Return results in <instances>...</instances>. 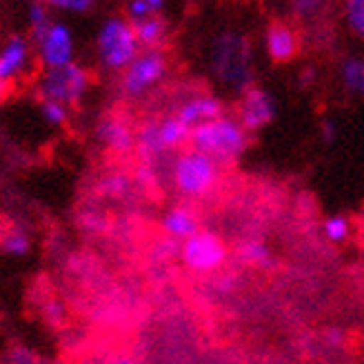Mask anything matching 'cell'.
Segmentation results:
<instances>
[{
  "label": "cell",
  "instance_id": "28",
  "mask_svg": "<svg viewBox=\"0 0 364 364\" xmlns=\"http://www.w3.org/2000/svg\"><path fill=\"white\" fill-rule=\"evenodd\" d=\"M322 5H324V0H291V7L302 18L318 14Z\"/></svg>",
  "mask_w": 364,
  "mask_h": 364
},
{
  "label": "cell",
  "instance_id": "29",
  "mask_svg": "<svg viewBox=\"0 0 364 364\" xmlns=\"http://www.w3.org/2000/svg\"><path fill=\"white\" fill-rule=\"evenodd\" d=\"M45 316L49 318V322L51 324H60L63 320H65V309H63V304L60 302H49L47 306H45Z\"/></svg>",
  "mask_w": 364,
  "mask_h": 364
},
{
  "label": "cell",
  "instance_id": "13",
  "mask_svg": "<svg viewBox=\"0 0 364 364\" xmlns=\"http://www.w3.org/2000/svg\"><path fill=\"white\" fill-rule=\"evenodd\" d=\"M176 116L185 122L189 129H193V127H198V124L223 116V102L218 100L215 96L198 94V96H191V98H187L185 102H182L176 109Z\"/></svg>",
  "mask_w": 364,
  "mask_h": 364
},
{
  "label": "cell",
  "instance_id": "17",
  "mask_svg": "<svg viewBox=\"0 0 364 364\" xmlns=\"http://www.w3.org/2000/svg\"><path fill=\"white\" fill-rule=\"evenodd\" d=\"M238 260L249 264V267H258V269H267L273 264V253L271 249L262 242V240H256V238H249V240H242L238 245Z\"/></svg>",
  "mask_w": 364,
  "mask_h": 364
},
{
  "label": "cell",
  "instance_id": "23",
  "mask_svg": "<svg viewBox=\"0 0 364 364\" xmlns=\"http://www.w3.org/2000/svg\"><path fill=\"white\" fill-rule=\"evenodd\" d=\"M162 7H165V0H132L129 16H132V21H140V18L158 16Z\"/></svg>",
  "mask_w": 364,
  "mask_h": 364
},
{
  "label": "cell",
  "instance_id": "30",
  "mask_svg": "<svg viewBox=\"0 0 364 364\" xmlns=\"http://www.w3.org/2000/svg\"><path fill=\"white\" fill-rule=\"evenodd\" d=\"M322 136H324L326 142H333V138H336V122L324 120L322 122Z\"/></svg>",
  "mask_w": 364,
  "mask_h": 364
},
{
  "label": "cell",
  "instance_id": "4",
  "mask_svg": "<svg viewBox=\"0 0 364 364\" xmlns=\"http://www.w3.org/2000/svg\"><path fill=\"white\" fill-rule=\"evenodd\" d=\"M178 258L187 271L196 276H209L225 267L229 260V249L218 233L198 229L187 240L180 242Z\"/></svg>",
  "mask_w": 364,
  "mask_h": 364
},
{
  "label": "cell",
  "instance_id": "18",
  "mask_svg": "<svg viewBox=\"0 0 364 364\" xmlns=\"http://www.w3.org/2000/svg\"><path fill=\"white\" fill-rule=\"evenodd\" d=\"M31 249V238L23 227H11L0 235V251L11 258H23Z\"/></svg>",
  "mask_w": 364,
  "mask_h": 364
},
{
  "label": "cell",
  "instance_id": "20",
  "mask_svg": "<svg viewBox=\"0 0 364 364\" xmlns=\"http://www.w3.org/2000/svg\"><path fill=\"white\" fill-rule=\"evenodd\" d=\"M322 231H324V238L326 240H331V242H344V240L349 238V233H351V223H349L347 215L336 213V215H329L322 223Z\"/></svg>",
  "mask_w": 364,
  "mask_h": 364
},
{
  "label": "cell",
  "instance_id": "7",
  "mask_svg": "<svg viewBox=\"0 0 364 364\" xmlns=\"http://www.w3.org/2000/svg\"><path fill=\"white\" fill-rule=\"evenodd\" d=\"M167 74V58L160 49H144L122 69V89L129 96H142Z\"/></svg>",
  "mask_w": 364,
  "mask_h": 364
},
{
  "label": "cell",
  "instance_id": "1",
  "mask_svg": "<svg viewBox=\"0 0 364 364\" xmlns=\"http://www.w3.org/2000/svg\"><path fill=\"white\" fill-rule=\"evenodd\" d=\"M191 149L211 156L215 162L235 160L249 144V132L233 116H218L191 129Z\"/></svg>",
  "mask_w": 364,
  "mask_h": 364
},
{
  "label": "cell",
  "instance_id": "10",
  "mask_svg": "<svg viewBox=\"0 0 364 364\" xmlns=\"http://www.w3.org/2000/svg\"><path fill=\"white\" fill-rule=\"evenodd\" d=\"M31 47L23 36H11V38L0 49V82H11L29 67Z\"/></svg>",
  "mask_w": 364,
  "mask_h": 364
},
{
  "label": "cell",
  "instance_id": "27",
  "mask_svg": "<svg viewBox=\"0 0 364 364\" xmlns=\"http://www.w3.org/2000/svg\"><path fill=\"white\" fill-rule=\"evenodd\" d=\"M7 364H41V358L38 353H33L31 349L27 347H14L7 355Z\"/></svg>",
  "mask_w": 364,
  "mask_h": 364
},
{
  "label": "cell",
  "instance_id": "15",
  "mask_svg": "<svg viewBox=\"0 0 364 364\" xmlns=\"http://www.w3.org/2000/svg\"><path fill=\"white\" fill-rule=\"evenodd\" d=\"M100 140L114 151H127L136 144V134L124 120L109 118L100 124Z\"/></svg>",
  "mask_w": 364,
  "mask_h": 364
},
{
  "label": "cell",
  "instance_id": "25",
  "mask_svg": "<svg viewBox=\"0 0 364 364\" xmlns=\"http://www.w3.org/2000/svg\"><path fill=\"white\" fill-rule=\"evenodd\" d=\"M344 11H347L349 27L364 38V0H347L344 3Z\"/></svg>",
  "mask_w": 364,
  "mask_h": 364
},
{
  "label": "cell",
  "instance_id": "14",
  "mask_svg": "<svg viewBox=\"0 0 364 364\" xmlns=\"http://www.w3.org/2000/svg\"><path fill=\"white\" fill-rule=\"evenodd\" d=\"M156 136H158L162 154H167V151L180 149L182 144H189L191 129L176 114H171L156 122Z\"/></svg>",
  "mask_w": 364,
  "mask_h": 364
},
{
  "label": "cell",
  "instance_id": "26",
  "mask_svg": "<svg viewBox=\"0 0 364 364\" xmlns=\"http://www.w3.org/2000/svg\"><path fill=\"white\" fill-rule=\"evenodd\" d=\"M45 5L56 7L60 11H71V14H82L94 7V0H43Z\"/></svg>",
  "mask_w": 364,
  "mask_h": 364
},
{
  "label": "cell",
  "instance_id": "5",
  "mask_svg": "<svg viewBox=\"0 0 364 364\" xmlns=\"http://www.w3.org/2000/svg\"><path fill=\"white\" fill-rule=\"evenodd\" d=\"M140 49L142 47L136 38L134 23L122 21V18H112L102 25L98 33V53L105 67L122 71L138 56Z\"/></svg>",
  "mask_w": 364,
  "mask_h": 364
},
{
  "label": "cell",
  "instance_id": "31",
  "mask_svg": "<svg viewBox=\"0 0 364 364\" xmlns=\"http://www.w3.org/2000/svg\"><path fill=\"white\" fill-rule=\"evenodd\" d=\"M107 364H138L136 362V358H132V355H116V358H112Z\"/></svg>",
  "mask_w": 364,
  "mask_h": 364
},
{
  "label": "cell",
  "instance_id": "11",
  "mask_svg": "<svg viewBox=\"0 0 364 364\" xmlns=\"http://www.w3.org/2000/svg\"><path fill=\"white\" fill-rule=\"evenodd\" d=\"M300 49V41L296 29L287 23H271L267 29V53L273 63L284 65L296 58V53Z\"/></svg>",
  "mask_w": 364,
  "mask_h": 364
},
{
  "label": "cell",
  "instance_id": "19",
  "mask_svg": "<svg viewBox=\"0 0 364 364\" xmlns=\"http://www.w3.org/2000/svg\"><path fill=\"white\" fill-rule=\"evenodd\" d=\"M340 76L349 94H364V58H347L342 63Z\"/></svg>",
  "mask_w": 364,
  "mask_h": 364
},
{
  "label": "cell",
  "instance_id": "6",
  "mask_svg": "<svg viewBox=\"0 0 364 364\" xmlns=\"http://www.w3.org/2000/svg\"><path fill=\"white\" fill-rule=\"evenodd\" d=\"M91 85L89 71L76 63H71L60 69H47L41 78V98L45 100H58L67 107L78 105L87 89Z\"/></svg>",
  "mask_w": 364,
  "mask_h": 364
},
{
  "label": "cell",
  "instance_id": "2",
  "mask_svg": "<svg viewBox=\"0 0 364 364\" xmlns=\"http://www.w3.org/2000/svg\"><path fill=\"white\" fill-rule=\"evenodd\" d=\"M218 178H220V162L203 151L187 149L173 160L171 182L176 191L189 200L209 196L218 185Z\"/></svg>",
  "mask_w": 364,
  "mask_h": 364
},
{
  "label": "cell",
  "instance_id": "3",
  "mask_svg": "<svg viewBox=\"0 0 364 364\" xmlns=\"http://www.w3.org/2000/svg\"><path fill=\"white\" fill-rule=\"evenodd\" d=\"M213 74L233 89L245 91L253 85L251 74V49L245 36L223 33L218 36L211 47Z\"/></svg>",
  "mask_w": 364,
  "mask_h": 364
},
{
  "label": "cell",
  "instance_id": "21",
  "mask_svg": "<svg viewBox=\"0 0 364 364\" xmlns=\"http://www.w3.org/2000/svg\"><path fill=\"white\" fill-rule=\"evenodd\" d=\"M49 25H51V21H49V11H47L45 3H33L29 7V27H31L33 38H41Z\"/></svg>",
  "mask_w": 364,
  "mask_h": 364
},
{
  "label": "cell",
  "instance_id": "8",
  "mask_svg": "<svg viewBox=\"0 0 364 364\" xmlns=\"http://www.w3.org/2000/svg\"><path fill=\"white\" fill-rule=\"evenodd\" d=\"M36 43L45 69H60L74 63V33L65 23H51Z\"/></svg>",
  "mask_w": 364,
  "mask_h": 364
},
{
  "label": "cell",
  "instance_id": "24",
  "mask_svg": "<svg viewBox=\"0 0 364 364\" xmlns=\"http://www.w3.org/2000/svg\"><path fill=\"white\" fill-rule=\"evenodd\" d=\"M43 118L53 127H60L69 118V107L58 102V100H45L43 98Z\"/></svg>",
  "mask_w": 364,
  "mask_h": 364
},
{
  "label": "cell",
  "instance_id": "22",
  "mask_svg": "<svg viewBox=\"0 0 364 364\" xmlns=\"http://www.w3.org/2000/svg\"><path fill=\"white\" fill-rule=\"evenodd\" d=\"M132 187V180L124 173H112L100 182V191L109 198H122Z\"/></svg>",
  "mask_w": 364,
  "mask_h": 364
},
{
  "label": "cell",
  "instance_id": "16",
  "mask_svg": "<svg viewBox=\"0 0 364 364\" xmlns=\"http://www.w3.org/2000/svg\"><path fill=\"white\" fill-rule=\"evenodd\" d=\"M136 29V38L140 47L144 49H158V45L165 41L167 36V23L160 16L140 18V21H132Z\"/></svg>",
  "mask_w": 364,
  "mask_h": 364
},
{
  "label": "cell",
  "instance_id": "9",
  "mask_svg": "<svg viewBox=\"0 0 364 364\" xmlns=\"http://www.w3.org/2000/svg\"><path fill=\"white\" fill-rule=\"evenodd\" d=\"M235 118L240 120V124L249 134L258 132L276 118V105H273V98L262 87L251 85L249 89L242 91V100H240L238 116Z\"/></svg>",
  "mask_w": 364,
  "mask_h": 364
},
{
  "label": "cell",
  "instance_id": "12",
  "mask_svg": "<svg viewBox=\"0 0 364 364\" xmlns=\"http://www.w3.org/2000/svg\"><path fill=\"white\" fill-rule=\"evenodd\" d=\"M160 229L171 242H182L200 229L198 213L187 205H176L160 218Z\"/></svg>",
  "mask_w": 364,
  "mask_h": 364
}]
</instances>
